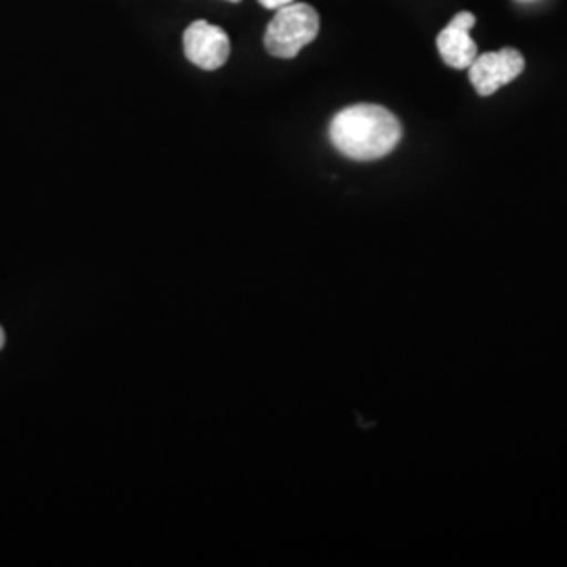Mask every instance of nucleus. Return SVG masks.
Instances as JSON below:
<instances>
[{
    "label": "nucleus",
    "instance_id": "nucleus-1",
    "mask_svg": "<svg viewBox=\"0 0 567 567\" xmlns=\"http://www.w3.org/2000/svg\"><path fill=\"white\" fill-rule=\"evenodd\" d=\"M330 142L344 158L372 163L389 156L402 142V124L383 105L358 103L330 122Z\"/></svg>",
    "mask_w": 567,
    "mask_h": 567
},
{
    "label": "nucleus",
    "instance_id": "nucleus-2",
    "mask_svg": "<svg viewBox=\"0 0 567 567\" xmlns=\"http://www.w3.org/2000/svg\"><path fill=\"white\" fill-rule=\"evenodd\" d=\"M320 16L311 4L290 2L276 11L265 30V49L274 58L292 60L301 49L318 39Z\"/></svg>",
    "mask_w": 567,
    "mask_h": 567
},
{
    "label": "nucleus",
    "instance_id": "nucleus-3",
    "mask_svg": "<svg viewBox=\"0 0 567 567\" xmlns=\"http://www.w3.org/2000/svg\"><path fill=\"white\" fill-rule=\"evenodd\" d=\"M526 70V60L517 49H501L477 55L468 65V79L477 95L489 97L501 86L515 81Z\"/></svg>",
    "mask_w": 567,
    "mask_h": 567
},
{
    "label": "nucleus",
    "instance_id": "nucleus-4",
    "mask_svg": "<svg viewBox=\"0 0 567 567\" xmlns=\"http://www.w3.org/2000/svg\"><path fill=\"white\" fill-rule=\"evenodd\" d=\"M185 58L200 70H219L229 60L231 42L224 28L208 21H194L183 34Z\"/></svg>",
    "mask_w": 567,
    "mask_h": 567
},
{
    "label": "nucleus",
    "instance_id": "nucleus-5",
    "mask_svg": "<svg viewBox=\"0 0 567 567\" xmlns=\"http://www.w3.org/2000/svg\"><path fill=\"white\" fill-rule=\"evenodd\" d=\"M473 25L475 16L468 11H461L437 34V51L444 63L454 70H468V65L480 55L477 44L471 39Z\"/></svg>",
    "mask_w": 567,
    "mask_h": 567
},
{
    "label": "nucleus",
    "instance_id": "nucleus-6",
    "mask_svg": "<svg viewBox=\"0 0 567 567\" xmlns=\"http://www.w3.org/2000/svg\"><path fill=\"white\" fill-rule=\"evenodd\" d=\"M259 2L264 4L265 9L278 11V9H282L286 4H290V2H297V0H259Z\"/></svg>",
    "mask_w": 567,
    "mask_h": 567
},
{
    "label": "nucleus",
    "instance_id": "nucleus-7",
    "mask_svg": "<svg viewBox=\"0 0 567 567\" xmlns=\"http://www.w3.org/2000/svg\"><path fill=\"white\" fill-rule=\"evenodd\" d=\"M4 341H7V337H4V330H2V328H0V349H2V347H4Z\"/></svg>",
    "mask_w": 567,
    "mask_h": 567
},
{
    "label": "nucleus",
    "instance_id": "nucleus-8",
    "mask_svg": "<svg viewBox=\"0 0 567 567\" xmlns=\"http://www.w3.org/2000/svg\"><path fill=\"white\" fill-rule=\"evenodd\" d=\"M229 2H238V0H229Z\"/></svg>",
    "mask_w": 567,
    "mask_h": 567
}]
</instances>
